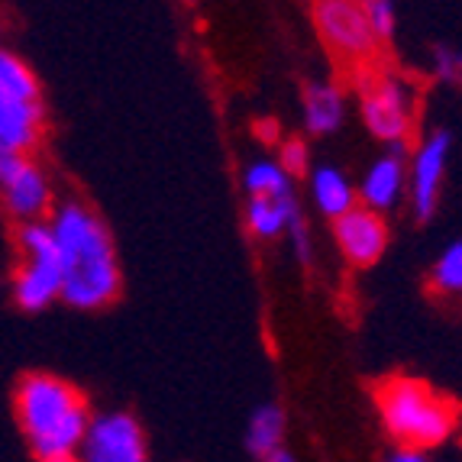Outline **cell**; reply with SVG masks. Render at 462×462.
<instances>
[{
	"label": "cell",
	"mask_w": 462,
	"mask_h": 462,
	"mask_svg": "<svg viewBox=\"0 0 462 462\" xmlns=\"http://www.w3.org/2000/svg\"><path fill=\"white\" fill-rule=\"evenodd\" d=\"M333 239H337L339 255L353 269H369L388 249V224L382 214L359 204L339 220H333Z\"/></svg>",
	"instance_id": "obj_11"
},
{
	"label": "cell",
	"mask_w": 462,
	"mask_h": 462,
	"mask_svg": "<svg viewBox=\"0 0 462 462\" xmlns=\"http://www.w3.org/2000/svg\"><path fill=\"white\" fill-rule=\"evenodd\" d=\"M430 71L443 85L462 88V52L453 46H433L430 49Z\"/></svg>",
	"instance_id": "obj_20"
},
{
	"label": "cell",
	"mask_w": 462,
	"mask_h": 462,
	"mask_svg": "<svg viewBox=\"0 0 462 462\" xmlns=\"http://www.w3.org/2000/svg\"><path fill=\"white\" fill-rule=\"evenodd\" d=\"M62 259V300L75 310H100L124 288L120 255L104 217L81 198H65L49 217Z\"/></svg>",
	"instance_id": "obj_1"
},
{
	"label": "cell",
	"mask_w": 462,
	"mask_h": 462,
	"mask_svg": "<svg viewBox=\"0 0 462 462\" xmlns=\"http://www.w3.org/2000/svg\"><path fill=\"white\" fill-rule=\"evenodd\" d=\"M310 14H314L317 36L324 39V46L337 55L339 62H369L378 42L369 30L363 4H353V0H320V4H314Z\"/></svg>",
	"instance_id": "obj_8"
},
{
	"label": "cell",
	"mask_w": 462,
	"mask_h": 462,
	"mask_svg": "<svg viewBox=\"0 0 462 462\" xmlns=\"http://www.w3.org/2000/svg\"><path fill=\"white\" fill-rule=\"evenodd\" d=\"M363 10L375 42H388L394 36V30H398V10H394L392 0H365Z\"/></svg>",
	"instance_id": "obj_19"
},
{
	"label": "cell",
	"mask_w": 462,
	"mask_h": 462,
	"mask_svg": "<svg viewBox=\"0 0 462 462\" xmlns=\"http://www.w3.org/2000/svg\"><path fill=\"white\" fill-rule=\"evenodd\" d=\"M310 200L314 208L327 217V220H339L343 214H349L353 208H359V194H356L353 181L346 178V171L337 165H317L310 169Z\"/></svg>",
	"instance_id": "obj_15"
},
{
	"label": "cell",
	"mask_w": 462,
	"mask_h": 462,
	"mask_svg": "<svg viewBox=\"0 0 462 462\" xmlns=\"http://www.w3.org/2000/svg\"><path fill=\"white\" fill-rule=\"evenodd\" d=\"M453 136L447 130H433L417 143L408 162V198L417 220H430L439 208V191L449 169Z\"/></svg>",
	"instance_id": "obj_10"
},
{
	"label": "cell",
	"mask_w": 462,
	"mask_h": 462,
	"mask_svg": "<svg viewBox=\"0 0 462 462\" xmlns=\"http://www.w3.org/2000/svg\"><path fill=\"white\" fill-rule=\"evenodd\" d=\"M278 165H282V169H285L291 178L308 175V165H310L308 146H304L300 139H288V143H282V152H278Z\"/></svg>",
	"instance_id": "obj_21"
},
{
	"label": "cell",
	"mask_w": 462,
	"mask_h": 462,
	"mask_svg": "<svg viewBox=\"0 0 462 462\" xmlns=\"http://www.w3.org/2000/svg\"><path fill=\"white\" fill-rule=\"evenodd\" d=\"M75 462H149V439L126 411H100L91 417Z\"/></svg>",
	"instance_id": "obj_9"
},
{
	"label": "cell",
	"mask_w": 462,
	"mask_h": 462,
	"mask_svg": "<svg viewBox=\"0 0 462 462\" xmlns=\"http://www.w3.org/2000/svg\"><path fill=\"white\" fill-rule=\"evenodd\" d=\"M62 462H75V459H62Z\"/></svg>",
	"instance_id": "obj_24"
},
{
	"label": "cell",
	"mask_w": 462,
	"mask_h": 462,
	"mask_svg": "<svg viewBox=\"0 0 462 462\" xmlns=\"http://www.w3.org/2000/svg\"><path fill=\"white\" fill-rule=\"evenodd\" d=\"M243 188H246V198H294V178L278 165V159H253L243 171Z\"/></svg>",
	"instance_id": "obj_17"
},
{
	"label": "cell",
	"mask_w": 462,
	"mask_h": 462,
	"mask_svg": "<svg viewBox=\"0 0 462 462\" xmlns=\"http://www.w3.org/2000/svg\"><path fill=\"white\" fill-rule=\"evenodd\" d=\"M246 226L255 239L275 243V239H288L298 226H304V214H300L298 194L285 200H269V198H246Z\"/></svg>",
	"instance_id": "obj_14"
},
{
	"label": "cell",
	"mask_w": 462,
	"mask_h": 462,
	"mask_svg": "<svg viewBox=\"0 0 462 462\" xmlns=\"http://www.w3.org/2000/svg\"><path fill=\"white\" fill-rule=\"evenodd\" d=\"M263 462H298V459H294L291 447H285V449H278V453L265 456V459H263Z\"/></svg>",
	"instance_id": "obj_23"
},
{
	"label": "cell",
	"mask_w": 462,
	"mask_h": 462,
	"mask_svg": "<svg viewBox=\"0 0 462 462\" xmlns=\"http://www.w3.org/2000/svg\"><path fill=\"white\" fill-rule=\"evenodd\" d=\"M359 204L375 214L385 217V210L398 208L401 198L408 194V159L401 149H388V152L375 155L369 162V169L359 178Z\"/></svg>",
	"instance_id": "obj_12"
},
{
	"label": "cell",
	"mask_w": 462,
	"mask_h": 462,
	"mask_svg": "<svg viewBox=\"0 0 462 462\" xmlns=\"http://www.w3.org/2000/svg\"><path fill=\"white\" fill-rule=\"evenodd\" d=\"M430 282L439 294H462V239L449 243L430 269Z\"/></svg>",
	"instance_id": "obj_18"
},
{
	"label": "cell",
	"mask_w": 462,
	"mask_h": 462,
	"mask_svg": "<svg viewBox=\"0 0 462 462\" xmlns=\"http://www.w3.org/2000/svg\"><path fill=\"white\" fill-rule=\"evenodd\" d=\"M14 408L26 447L39 462L75 459L94 417L81 388L52 372H30L20 378Z\"/></svg>",
	"instance_id": "obj_2"
},
{
	"label": "cell",
	"mask_w": 462,
	"mask_h": 462,
	"mask_svg": "<svg viewBox=\"0 0 462 462\" xmlns=\"http://www.w3.org/2000/svg\"><path fill=\"white\" fill-rule=\"evenodd\" d=\"M359 116L388 149H404L417 116V91L404 75L372 71L359 81Z\"/></svg>",
	"instance_id": "obj_6"
},
{
	"label": "cell",
	"mask_w": 462,
	"mask_h": 462,
	"mask_svg": "<svg viewBox=\"0 0 462 462\" xmlns=\"http://www.w3.org/2000/svg\"><path fill=\"white\" fill-rule=\"evenodd\" d=\"M382 462H430V456H427V453H417V449H401V447H394L392 453H388Z\"/></svg>",
	"instance_id": "obj_22"
},
{
	"label": "cell",
	"mask_w": 462,
	"mask_h": 462,
	"mask_svg": "<svg viewBox=\"0 0 462 462\" xmlns=\"http://www.w3.org/2000/svg\"><path fill=\"white\" fill-rule=\"evenodd\" d=\"M14 300L26 314L52 308L62 300V259L46 224L16 226V269H14Z\"/></svg>",
	"instance_id": "obj_5"
},
{
	"label": "cell",
	"mask_w": 462,
	"mask_h": 462,
	"mask_svg": "<svg viewBox=\"0 0 462 462\" xmlns=\"http://www.w3.org/2000/svg\"><path fill=\"white\" fill-rule=\"evenodd\" d=\"M0 204L20 226L46 224L52 217L55 188L36 155L0 152Z\"/></svg>",
	"instance_id": "obj_7"
},
{
	"label": "cell",
	"mask_w": 462,
	"mask_h": 462,
	"mask_svg": "<svg viewBox=\"0 0 462 462\" xmlns=\"http://www.w3.org/2000/svg\"><path fill=\"white\" fill-rule=\"evenodd\" d=\"M46 136L42 85L26 59L0 46V152L32 155Z\"/></svg>",
	"instance_id": "obj_4"
},
{
	"label": "cell",
	"mask_w": 462,
	"mask_h": 462,
	"mask_svg": "<svg viewBox=\"0 0 462 462\" xmlns=\"http://www.w3.org/2000/svg\"><path fill=\"white\" fill-rule=\"evenodd\" d=\"M375 408L388 437L401 449H417V453L447 443L459 420V411L447 394L427 385L424 378L411 375L385 378L375 392Z\"/></svg>",
	"instance_id": "obj_3"
},
{
	"label": "cell",
	"mask_w": 462,
	"mask_h": 462,
	"mask_svg": "<svg viewBox=\"0 0 462 462\" xmlns=\"http://www.w3.org/2000/svg\"><path fill=\"white\" fill-rule=\"evenodd\" d=\"M300 120L310 136H333L346 124V91L327 78L308 81L300 94Z\"/></svg>",
	"instance_id": "obj_13"
},
{
	"label": "cell",
	"mask_w": 462,
	"mask_h": 462,
	"mask_svg": "<svg viewBox=\"0 0 462 462\" xmlns=\"http://www.w3.org/2000/svg\"><path fill=\"white\" fill-rule=\"evenodd\" d=\"M288 447V414L282 404L275 401H265L249 414L246 424V449L253 459L263 462L265 456L278 453V449Z\"/></svg>",
	"instance_id": "obj_16"
}]
</instances>
